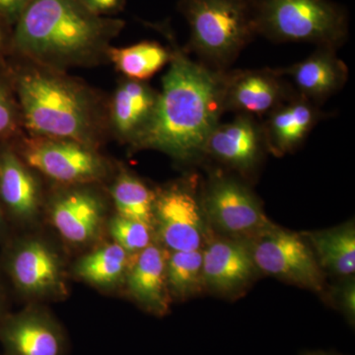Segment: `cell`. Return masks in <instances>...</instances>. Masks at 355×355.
I'll return each instance as SVG.
<instances>
[{
	"label": "cell",
	"mask_w": 355,
	"mask_h": 355,
	"mask_svg": "<svg viewBox=\"0 0 355 355\" xmlns=\"http://www.w3.org/2000/svg\"><path fill=\"white\" fill-rule=\"evenodd\" d=\"M172 53L153 118L132 147L191 161L202 157L207 137L224 113L226 71L193 62L180 49Z\"/></svg>",
	"instance_id": "obj_1"
},
{
	"label": "cell",
	"mask_w": 355,
	"mask_h": 355,
	"mask_svg": "<svg viewBox=\"0 0 355 355\" xmlns=\"http://www.w3.org/2000/svg\"><path fill=\"white\" fill-rule=\"evenodd\" d=\"M125 22L91 12L80 0H32L11 31L9 50L23 60L62 70L108 60Z\"/></svg>",
	"instance_id": "obj_2"
},
{
	"label": "cell",
	"mask_w": 355,
	"mask_h": 355,
	"mask_svg": "<svg viewBox=\"0 0 355 355\" xmlns=\"http://www.w3.org/2000/svg\"><path fill=\"white\" fill-rule=\"evenodd\" d=\"M29 135L72 139L98 149L110 132L108 106L62 70L23 60L6 70Z\"/></svg>",
	"instance_id": "obj_3"
},
{
	"label": "cell",
	"mask_w": 355,
	"mask_h": 355,
	"mask_svg": "<svg viewBox=\"0 0 355 355\" xmlns=\"http://www.w3.org/2000/svg\"><path fill=\"white\" fill-rule=\"evenodd\" d=\"M254 31L275 43H312L338 49L349 17L331 0H250Z\"/></svg>",
	"instance_id": "obj_4"
},
{
	"label": "cell",
	"mask_w": 355,
	"mask_h": 355,
	"mask_svg": "<svg viewBox=\"0 0 355 355\" xmlns=\"http://www.w3.org/2000/svg\"><path fill=\"white\" fill-rule=\"evenodd\" d=\"M190 49L209 69L226 71L256 36L250 0H179Z\"/></svg>",
	"instance_id": "obj_5"
},
{
	"label": "cell",
	"mask_w": 355,
	"mask_h": 355,
	"mask_svg": "<svg viewBox=\"0 0 355 355\" xmlns=\"http://www.w3.org/2000/svg\"><path fill=\"white\" fill-rule=\"evenodd\" d=\"M13 148L33 170L64 186L100 183L110 173L97 148L76 140L29 135Z\"/></svg>",
	"instance_id": "obj_6"
},
{
	"label": "cell",
	"mask_w": 355,
	"mask_h": 355,
	"mask_svg": "<svg viewBox=\"0 0 355 355\" xmlns=\"http://www.w3.org/2000/svg\"><path fill=\"white\" fill-rule=\"evenodd\" d=\"M200 202L205 219L224 237L248 242L273 225L252 191L220 171L210 173Z\"/></svg>",
	"instance_id": "obj_7"
},
{
	"label": "cell",
	"mask_w": 355,
	"mask_h": 355,
	"mask_svg": "<svg viewBox=\"0 0 355 355\" xmlns=\"http://www.w3.org/2000/svg\"><path fill=\"white\" fill-rule=\"evenodd\" d=\"M248 244L259 272L311 291H323L324 270L303 234L273 224Z\"/></svg>",
	"instance_id": "obj_8"
},
{
	"label": "cell",
	"mask_w": 355,
	"mask_h": 355,
	"mask_svg": "<svg viewBox=\"0 0 355 355\" xmlns=\"http://www.w3.org/2000/svg\"><path fill=\"white\" fill-rule=\"evenodd\" d=\"M205 221L193 187L177 183L155 191L153 229L168 252L202 250L210 237Z\"/></svg>",
	"instance_id": "obj_9"
},
{
	"label": "cell",
	"mask_w": 355,
	"mask_h": 355,
	"mask_svg": "<svg viewBox=\"0 0 355 355\" xmlns=\"http://www.w3.org/2000/svg\"><path fill=\"white\" fill-rule=\"evenodd\" d=\"M295 94L277 69L226 71L223 109L254 118L268 116Z\"/></svg>",
	"instance_id": "obj_10"
},
{
	"label": "cell",
	"mask_w": 355,
	"mask_h": 355,
	"mask_svg": "<svg viewBox=\"0 0 355 355\" xmlns=\"http://www.w3.org/2000/svg\"><path fill=\"white\" fill-rule=\"evenodd\" d=\"M6 268L16 288L32 297H53L65 292L60 258L46 243L36 239L16 244L6 258Z\"/></svg>",
	"instance_id": "obj_11"
},
{
	"label": "cell",
	"mask_w": 355,
	"mask_h": 355,
	"mask_svg": "<svg viewBox=\"0 0 355 355\" xmlns=\"http://www.w3.org/2000/svg\"><path fill=\"white\" fill-rule=\"evenodd\" d=\"M205 288L232 295L253 282L259 272L247 241L229 237L209 238L202 248Z\"/></svg>",
	"instance_id": "obj_12"
},
{
	"label": "cell",
	"mask_w": 355,
	"mask_h": 355,
	"mask_svg": "<svg viewBox=\"0 0 355 355\" xmlns=\"http://www.w3.org/2000/svg\"><path fill=\"white\" fill-rule=\"evenodd\" d=\"M105 205L91 184L65 186L50 205L51 223L70 244L85 245L101 230Z\"/></svg>",
	"instance_id": "obj_13"
},
{
	"label": "cell",
	"mask_w": 355,
	"mask_h": 355,
	"mask_svg": "<svg viewBox=\"0 0 355 355\" xmlns=\"http://www.w3.org/2000/svg\"><path fill=\"white\" fill-rule=\"evenodd\" d=\"M265 149L261 123L254 116L237 114L234 120L214 128L205 142L203 156L248 175L258 166Z\"/></svg>",
	"instance_id": "obj_14"
},
{
	"label": "cell",
	"mask_w": 355,
	"mask_h": 355,
	"mask_svg": "<svg viewBox=\"0 0 355 355\" xmlns=\"http://www.w3.org/2000/svg\"><path fill=\"white\" fill-rule=\"evenodd\" d=\"M0 343L6 355L65 354L60 324L44 311L32 308L2 319Z\"/></svg>",
	"instance_id": "obj_15"
},
{
	"label": "cell",
	"mask_w": 355,
	"mask_h": 355,
	"mask_svg": "<svg viewBox=\"0 0 355 355\" xmlns=\"http://www.w3.org/2000/svg\"><path fill=\"white\" fill-rule=\"evenodd\" d=\"M323 118L319 105L296 93L266 116L261 123L266 150L277 156L298 148Z\"/></svg>",
	"instance_id": "obj_16"
},
{
	"label": "cell",
	"mask_w": 355,
	"mask_h": 355,
	"mask_svg": "<svg viewBox=\"0 0 355 355\" xmlns=\"http://www.w3.org/2000/svg\"><path fill=\"white\" fill-rule=\"evenodd\" d=\"M277 71L291 79L298 95L319 106L338 93L349 78L347 64L338 58L336 49L329 46H318L302 62Z\"/></svg>",
	"instance_id": "obj_17"
},
{
	"label": "cell",
	"mask_w": 355,
	"mask_h": 355,
	"mask_svg": "<svg viewBox=\"0 0 355 355\" xmlns=\"http://www.w3.org/2000/svg\"><path fill=\"white\" fill-rule=\"evenodd\" d=\"M157 100V91L146 81L121 79L108 105L110 132L132 146L150 123Z\"/></svg>",
	"instance_id": "obj_18"
},
{
	"label": "cell",
	"mask_w": 355,
	"mask_h": 355,
	"mask_svg": "<svg viewBox=\"0 0 355 355\" xmlns=\"http://www.w3.org/2000/svg\"><path fill=\"white\" fill-rule=\"evenodd\" d=\"M41 186L34 170L26 164L10 144H0V207L20 221L38 216Z\"/></svg>",
	"instance_id": "obj_19"
},
{
	"label": "cell",
	"mask_w": 355,
	"mask_h": 355,
	"mask_svg": "<svg viewBox=\"0 0 355 355\" xmlns=\"http://www.w3.org/2000/svg\"><path fill=\"white\" fill-rule=\"evenodd\" d=\"M168 254L164 248L151 244L132 257L125 275L130 297L157 316L167 314L171 299L166 282Z\"/></svg>",
	"instance_id": "obj_20"
},
{
	"label": "cell",
	"mask_w": 355,
	"mask_h": 355,
	"mask_svg": "<svg viewBox=\"0 0 355 355\" xmlns=\"http://www.w3.org/2000/svg\"><path fill=\"white\" fill-rule=\"evenodd\" d=\"M322 270L350 277L355 272V229L347 223L328 230L303 234Z\"/></svg>",
	"instance_id": "obj_21"
},
{
	"label": "cell",
	"mask_w": 355,
	"mask_h": 355,
	"mask_svg": "<svg viewBox=\"0 0 355 355\" xmlns=\"http://www.w3.org/2000/svg\"><path fill=\"white\" fill-rule=\"evenodd\" d=\"M107 57L125 78L146 81L170 64L173 53L157 42L144 41L125 48L111 46Z\"/></svg>",
	"instance_id": "obj_22"
},
{
	"label": "cell",
	"mask_w": 355,
	"mask_h": 355,
	"mask_svg": "<svg viewBox=\"0 0 355 355\" xmlns=\"http://www.w3.org/2000/svg\"><path fill=\"white\" fill-rule=\"evenodd\" d=\"M133 256L116 243H111L80 259L76 266V273L81 279L96 286H116L125 279Z\"/></svg>",
	"instance_id": "obj_23"
},
{
	"label": "cell",
	"mask_w": 355,
	"mask_h": 355,
	"mask_svg": "<svg viewBox=\"0 0 355 355\" xmlns=\"http://www.w3.org/2000/svg\"><path fill=\"white\" fill-rule=\"evenodd\" d=\"M118 216L142 222L153 228V205L155 191L139 177L121 170L111 188Z\"/></svg>",
	"instance_id": "obj_24"
},
{
	"label": "cell",
	"mask_w": 355,
	"mask_h": 355,
	"mask_svg": "<svg viewBox=\"0 0 355 355\" xmlns=\"http://www.w3.org/2000/svg\"><path fill=\"white\" fill-rule=\"evenodd\" d=\"M166 282L170 297L186 300L205 291L202 250L171 252L166 261Z\"/></svg>",
	"instance_id": "obj_25"
},
{
	"label": "cell",
	"mask_w": 355,
	"mask_h": 355,
	"mask_svg": "<svg viewBox=\"0 0 355 355\" xmlns=\"http://www.w3.org/2000/svg\"><path fill=\"white\" fill-rule=\"evenodd\" d=\"M153 227L142 222L116 216L110 221L109 230L114 243L130 254H137L153 244Z\"/></svg>",
	"instance_id": "obj_26"
},
{
	"label": "cell",
	"mask_w": 355,
	"mask_h": 355,
	"mask_svg": "<svg viewBox=\"0 0 355 355\" xmlns=\"http://www.w3.org/2000/svg\"><path fill=\"white\" fill-rule=\"evenodd\" d=\"M23 128L19 105L7 71L0 72V144L18 139Z\"/></svg>",
	"instance_id": "obj_27"
},
{
	"label": "cell",
	"mask_w": 355,
	"mask_h": 355,
	"mask_svg": "<svg viewBox=\"0 0 355 355\" xmlns=\"http://www.w3.org/2000/svg\"><path fill=\"white\" fill-rule=\"evenodd\" d=\"M91 12L102 17H113L123 10L125 0H80Z\"/></svg>",
	"instance_id": "obj_28"
},
{
	"label": "cell",
	"mask_w": 355,
	"mask_h": 355,
	"mask_svg": "<svg viewBox=\"0 0 355 355\" xmlns=\"http://www.w3.org/2000/svg\"><path fill=\"white\" fill-rule=\"evenodd\" d=\"M32 0H0V19L13 27Z\"/></svg>",
	"instance_id": "obj_29"
},
{
	"label": "cell",
	"mask_w": 355,
	"mask_h": 355,
	"mask_svg": "<svg viewBox=\"0 0 355 355\" xmlns=\"http://www.w3.org/2000/svg\"><path fill=\"white\" fill-rule=\"evenodd\" d=\"M340 307L350 322L354 323L355 315V286L354 282L343 286L340 289Z\"/></svg>",
	"instance_id": "obj_30"
},
{
	"label": "cell",
	"mask_w": 355,
	"mask_h": 355,
	"mask_svg": "<svg viewBox=\"0 0 355 355\" xmlns=\"http://www.w3.org/2000/svg\"><path fill=\"white\" fill-rule=\"evenodd\" d=\"M11 31H12V27L0 19V64L4 53L9 50Z\"/></svg>",
	"instance_id": "obj_31"
},
{
	"label": "cell",
	"mask_w": 355,
	"mask_h": 355,
	"mask_svg": "<svg viewBox=\"0 0 355 355\" xmlns=\"http://www.w3.org/2000/svg\"><path fill=\"white\" fill-rule=\"evenodd\" d=\"M4 230V212L0 207V236L3 233Z\"/></svg>",
	"instance_id": "obj_32"
},
{
	"label": "cell",
	"mask_w": 355,
	"mask_h": 355,
	"mask_svg": "<svg viewBox=\"0 0 355 355\" xmlns=\"http://www.w3.org/2000/svg\"><path fill=\"white\" fill-rule=\"evenodd\" d=\"M3 305H2L1 291H0V323H1L2 319H3Z\"/></svg>",
	"instance_id": "obj_33"
},
{
	"label": "cell",
	"mask_w": 355,
	"mask_h": 355,
	"mask_svg": "<svg viewBox=\"0 0 355 355\" xmlns=\"http://www.w3.org/2000/svg\"><path fill=\"white\" fill-rule=\"evenodd\" d=\"M306 355H334V354H323V352H318V354H309Z\"/></svg>",
	"instance_id": "obj_34"
}]
</instances>
